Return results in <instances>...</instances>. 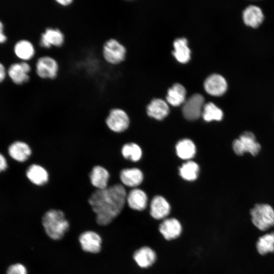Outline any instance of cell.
I'll list each match as a JSON object with an SVG mask.
<instances>
[{
    "label": "cell",
    "instance_id": "cell-1",
    "mask_svg": "<svg viewBox=\"0 0 274 274\" xmlns=\"http://www.w3.org/2000/svg\"><path fill=\"white\" fill-rule=\"evenodd\" d=\"M126 196L125 188L119 184L94 191L88 202L96 214L97 223L106 225L117 217L123 209Z\"/></svg>",
    "mask_w": 274,
    "mask_h": 274
},
{
    "label": "cell",
    "instance_id": "cell-2",
    "mask_svg": "<svg viewBox=\"0 0 274 274\" xmlns=\"http://www.w3.org/2000/svg\"><path fill=\"white\" fill-rule=\"evenodd\" d=\"M42 224L47 235L52 239H61L69 228V223L60 210H50L42 218Z\"/></svg>",
    "mask_w": 274,
    "mask_h": 274
},
{
    "label": "cell",
    "instance_id": "cell-3",
    "mask_svg": "<svg viewBox=\"0 0 274 274\" xmlns=\"http://www.w3.org/2000/svg\"><path fill=\"white\" fill-rule=\"evenodd\" d=\"M101 53L105 62L110 65H116L125 60L126 49L119 40L111 37L104 42Z\"/></svg>",
    "mask_w": 274,
    "mask_h": 274
},
{
    "label": "cell",
    "instance_id": "cell-4",
    "mask_svg": "<svg viewBox=\"0 0 274 274\" xmlns=\"http://www.w3.org/2000/svg\"><path fill=\"white\" fill-rule=\"evenodd\" d=\"M35 71L38 77L43 80H54L58 76L60 64L58 60L47 54L37 60Z\"/></svg>",
    "mask_w": 274,
    "mask_h": 274
},
{
    "label": "cell",
    "instance_id": "cell-5",
    "mask_svg": "<svg viewBox=\"0 0 274 274\" xmlns=\"http://www.w3.org/2000/svg\"><path fill=\"white\" fill-rule=\"evenodd\" d=\"M252 221L260 230H266L274 225V210L269 204L258 203L251 210Z\"/></svg>",
    "mask_w": 274,
    "mask_h": 274
},
{
    "label": "cell",
    "instance_id": "cell-6",
    "mask_svg": "<svg viewBox=\"0 0 274 274\" xmlns=\"http://www.w3.org/2000/svg\"><path fill=\"white\" fill-rule=\"evenodd\" d=\"M65 40V33L60 28L49 25L41 32L39 43L42 49L49 50L53 48H61L64 46Z\"/></svg>",
    "mask_w": 274,
    "mask_h": 274
},
{
    "label": "cell",
    "instance_id": "cell-7",
    "mask_svg": "<svg viewBox=\"0 0 274 274\" xmlns=\"http://www.w3.org/2000/svg\"><path fill=\"white\" fill-rule=\"evenodd\" d=\"M232 148L237 155H243L245 152L256 156L261 150L260 144L256 141L253 133L246 131L242 133L232 143Z\"/></svg>",
    "mask_w": 274,
    "mask_h": 274
},
{
    "label": "cell",
    "instance_id": "cell-8",
    "mask_svg": "<svg viewBox=\"0 0 274 274\" xmlns=\"http://www.w3.org/2000/svg\"><path fill=\"white\" fill-rule=\"evenodd\" d=\"M203 96L199 93H195L185 100L182 107L184 117L188 120H195L201 115L204 104Z\"/></svg>",
    "mask_w": 274,
    "mask_h": 274
},
{
    "label": "cell",
    "instance_id": "cell-9",
    "mask_svg": "<svg viewBox=\"0 0 274 274\" xmlns=\"http://www.w3.org/2000/svg\"><path fill=\"white\" fill-rule=\"evenodd\" d=\"M106 123L112 131L121 132L128 127L129 118L127 113L120 108L110 110L106 119Z\"/></svg>",
    "mask_w": 274,
    "mask_h": 274
},
{
    "label": "cell",
    "instance_id": "cell-10",
    "mask_svg": "<svg viewBox=\"0 0 274 274\" xmlns=\"http://www.w3.org/2000/svg\"><path fill=\"white\" fill-rule=\"evenodd\" d=\"M31 70V66L28 62L22 61L11 64L8 68V74L14 83L21 85L29 81V74Z\"/></svg>",
    "mask_w": 274,
    "mask_h": 274
},
{
    "label": "cell",
    "instance_id": "cell-11",
    "mask_svg": "<svg viewBox=\"0 0 274 274\" xmlns=\"http://www.w3.org/2000/svg\"><path fill=\"white\" fill-rule=\"evenodd\" d=\"M204 87L209 94L214 96H221L227 90V83L223 76L213 74L206 78Z\"/></svg>",
    "mask_w": 274,
    "mask_h": 274
},
{
    "label": "cell",
    "instance_id": "cell-12",
    "mask_svg": "<svg viewBox=\"0 0 274 274\" xmlns=\"http://www.w3.org/2000/svg\"><path fill=\"white\" fill-rule=\"evenodd\" d=\"M159 230L167 240H172L179 237L182 230L180 222L176 218L164 219L160 224Z\"/></svg>",
    "mask_w": 274,
    "mask_h": 274
},
{
    "label": "cell",
    "instance_id": "cell-13",
    "mask_svg": "<svg viewBox=\"0 0 274 274\" xmlns=\"http://www.w3.org/2000/svg\"><path fill=\"white\" fill-rule=\"evenodd\" d=\"M79 241L82 249L86 252L96 253L100 250L101 239L95 232H83L79 237Z\"/></svg>",
    "mask_w": 274,
    "mask_h": 274
},
{
    "label": "cell",
    "instance_id": "cell-14",
    "mask_svg": "<svg viewBox=\"0 0 274 274\" xmlns=\"http://www.w3.org/2000/svg\"><path fill=\"white\" fill-rule=\"evenodd\" d=\"M170 211V206L163 197L157 195L151 200L150 213L153 218L164 219L169 214Z\"/></svg>",
    "mask_w": 274,
    "mask_h": 274
},
{
    "label": "cell",
    "instance_id": "cell-15",
    "mask_svg": "<svg viewBox=\"0 0 274 274\" xmlns=\"http://www.w3.org/2000/svg\"><path fill=\"white\" fill-rule=\"evenodd\" d=\"M243 19L246 25L256 28L263 22L264 15L259 7L254 5H250L243 11Z\"/></svg>",
    "mask_w": 274,
    "mask_h": 274
},
{
    "label": "cell",
    "instance_id": "cell-16",
    "mask_svg": "<svg viewBox=\"0 0 274 274\" xmlns=\"http://www.w3.org/2000/svg\"><path fill=\"white\" fill-rule=\"evenodd\" d=\"M109 178L110 174L108 170L100 165L94 166L89 174L91 183L97 189L107 188Z\"/></svg>",
    "mask_w": 274,
    "mask_h": 274
},
{
    "label": "cell",
    "instance_id": "cell-17",
    "mask_svg": "<svg viewBox=\"0 0 274 274\" xmlns=\"http://www.w3.org/2000/svg\"><path fill=\"white\" fill-rule=\"evenodd\" d=\"M126 201L131 209L143 211L147 207L148 197L144 191L135 188L131 190L127 195Z\"/></svg>",
    "mask_w": 274,
    "mask_h": 274
},
{
    "label": "cell",
    "instance_id": "cell-18",
    "mask_svg": "<svg viewBox=\"0 0 274 274\" xmlns=\"http://www.w3.org/2000/svg\"><path fill=\"white\" fill-rule=\"evenodd\" d=\"M169 111V107L167 103L160 98L153 99L147 108L148 115L159 120H161L167 116Z\"/></svg>",
    "mask_w": 274,
    "mask_h": 274
},
{
    "label": "cell",
    "instance_id": "cell-19",
    "mask_svg": "<svg viewBox=\"0 0 274 274\" xmlns=\"http://www.w3.org/2000/svg\"><path fill=\"white\" fill-rule=\"evenodd\" d=\"M26 175L32 183L38 186L46 184L49 179L47 170L43 166L37 164L30 165L27 169Z\"/></svg>",
    "mask_w": 274,
    "mask_h": 274
},
{
    "label": "cell",
    "instance_id": "cell-20",
    "mask_svg": "<svg viewBox=\"0 0 274 274\" xmlns=\"http://www.w3.org/2000/svg\"><path fill=\"white\" fill-rule=\"evenodd\" d=\"M120 178L125 186L134 187L142 182L143 174L142 171L137 168H124L120 172Z\"/></svg>",
    "mask_w": 274,
    "mask_h": 274
},
{
    "label": "cell",
    "instance_id": "cell-21",
    "mask_svg": "<svg viewBox=\"0 0 274 274\" xmlns=\"http://www.w3.org/2000/svg\"><path fill=\"white\" fill-rule=\"evenodd\" d=\"M133 258L140 267L147 268L155 262L156 254L150 247H143L134 252Z\"/></svg>",
    "mask_w": 274,
    "mask_h": 274
},
{
    "label": "cell",
    "instance_id": "cell-22",
    "mask_svg": "<svg viewBox=\"0 0 274 274\" xmlns=\"http://www.w3.org/2000/svg\"><path fill=\"white\" fill-rule=\"evenodd\" d=\"M8 153L9 155L16 161L24 162L30 156L31 150L26 143L17 141L9 146Z\"/></svg>",
    "mask_w": 274,
    "mask_h": 274
},
{
    "label": "cell",
    "instance_id": "cell-23",
    "mask_svg": "<svg viewBox=\"0 0 274 274\" xmlns=\"http://www.w3.org/2000/svg\"><path fill=\"white\" fill-rule=\"evenodd\" d=\"M16 55L23 61L31 59L36 54L33 44L27 40H21L17 42L14 46Z\"/></svg>",
    "mask_w": 274,
    "mask_h": 274
},
{
    "label": "cell",
    "instance_id": "cell-24",
    "mask_svg": "<svg viewBox=\"0 0 274 274\" xmlns=\"http://www.w3.org/2000/svg\"><path fill=\"white\" fill-rule=\"evenodd\" d=\"M186 91L185 87L179 83L174 84L168 89L166 99L173 106H179L185 101Z\"/></svg>",
    "mask_w": 274,
    "mask_h": 274
},
{
    "label": "cell",
    "instance_id": "cell-25",
    "mask_svg": "<svg viewBox=\"0 0 274 274\" xmlns=\"http://www.w3.org/2000/svg\"><path fill=\"white\" fill-rule=\"evenodd\" d=\"M174 47L175 50L173 54L178 61L184 63L190 60L191 52L186 38L176 39L174 42Z\"/></svg>",
    "mask_w": 274,
    "mask_h": 274
},
{
    "label": "cell",
    "instance_id": "cell-26",
    "mask_svg": "<svg viewBox=\"0 0 274 274\" xmlns=\"http://www.w3.org/2000/svg\"><path fill=\"white\" fill-rule=\"evenodd\" d=\"M176 150L177 155L184 160L192 158L196 153L195 145L191 140L187 139L178 142Z\"/></svg>",
    "mask_w": 274,
    "mask_h": 274
},
{
    "label": "cell",
    "instance_id": "cell-27",
    "mask_svg": "<svg viewBox=\"0 0 274 274\" xmlns=\"http://www.w3.org/2000/svg\"><path fill=\"white\" fill-rule=\"evenodd\" d=\"M199 172L198 164L193 161H187L179 168L180 176L185 180L192 181L196 179Z\"/></svg>",
    "mask_w": 274,
    "mask_h": 274
},
{
    "label": "cell",
    "instance_id": "cell-28",
    "mask_svg": "<svg viewBox=\"0 0 274 274\" xmlns=\"http://www.w3.org/2000/svg\"><path fill=\"white\" fill-rule=\"evenodd\" d=\"M202 116L203 119L208 122L213 120L220 121L222 119L223 113L221 109L212 102L204 104Z\"/></svg>",
    "mask_w": 274,
    "mask_h": 274
},
{
    "label": "cell",
    "instance_id": "cell-29",
    "mask_svg": "<svg viewBox=\"0 0 274 274\" xmlns=\"http://www.w3.org/2000/svg\"><path fill=\"white\" fill-rule=\"evenodd\" d=\"M256 247L261 255L274 252V232L266 233L258 240Z\"/></svg>",
    "mask_w": 274,
    "mask_h": 274
},
{
    "label": "cell",
    "instance_id": "cell-30",
    "mask_svg": "<svg viewBox=\"0 0 274 274\" xmlns=\"http://www.w3.org/2000/svg\"><path fill=\"white\" fill-rule=\"evenodd\" d=\"M121 153L124 158L133 162L139 161L142 155L140 146L133 143L124 145L121 149Z\"/></svg>",
    "mask_w": 274,
    "mask_h": 274
},
{
    "label": "cell",
    "instance_id": "cell-31",
    "mask_svg": "<svg viewBox=\"0 0 274 274\" xmlns=\"http://www.w3.org/2000/svg\"><path fill=\"white\" fill-rule=\"evenodd\" d=\"M6 274H28V271L25 265L17 262L8 266Z\"/></svg>",
    "mask_w": 274,
    "mask_h": 274
},
{
    "label": "cell",
    "instance_id": "cell-32",
    "mask_svg": "<svg viewBox=\"0 0 274 274\" xmlns=\"http://www.w3.org/2000/svg\"><path fill=\"white\" fill-rule=\"evenodd\" d=\"M60 6L66 8L71 6L74 2V0H55Z\"/></svg>",
    "mask_w": 274,
    "mask_h": 274
},
{
    "label": "cell",
    "instance_id": "cell-33",
    "mask_svg": "<svg viewBox=\"0 0 274 274\" xmlns=\"http://www.w3.org/2000/svg\"><path fill=\"white\" fill-rule=\"evenodd\" d=\"M7 167V160L3 155L0 153V172L5 170Z\"/></svg>",
    "mask_w": 274,
    "mask_h": 274
},
{
    "label": "cell",
    "instance_id": "cell-34",
    "mask_svg": "<svg viewBox=\"0 0 274 274\" xmlns=\"http://www.w3.org/2000/svg\"><path fill=\"white\" fill-rule=\"evenodd\" d=\"M6 70L4 65L0 63V82H2L6 77Z\"/></svg>",
    "mask_w": 274,
    "mask_h": 274
},
{
    "label": "cell",
    "instance_id": "cell-35",
    "mask_svg": "<svg viewBox=\"0 0 274 274\" xmlns=\"http://www.w3.org/2000/svg\"><path fill=\"white\" fill-rule=\"evenodd\" d=\"M3 29L0 28V44L3 43L7 40L6 36L4 34Z\"/></svg>",
    "mask_w": 274,
    "mask_h": 274
},
{
    "label": "cell",
    "instance_id": "cell-36",
    "mask_svg": "<svg viewBox=\"0 0 274 274\" xmlns=\"http://www.w3.org/2000/svg\"><path fill=\"white\" fill-rule=\"evenodd\" d=\"M3 28H4L3 24L2 22L0 21V28L3 29Z\"/></svg>",
    "mask_w": 274,
    "mask_h": 274
}]
</instances>
